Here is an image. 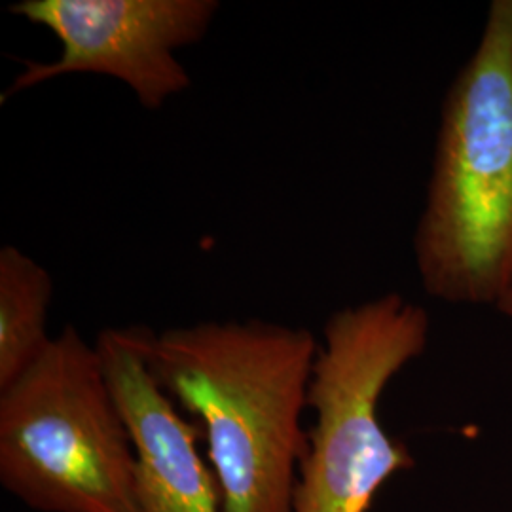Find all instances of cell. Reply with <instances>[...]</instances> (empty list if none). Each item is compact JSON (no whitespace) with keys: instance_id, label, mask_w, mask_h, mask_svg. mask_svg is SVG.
Instances as JSON below:
<instances>
[{"instance_id":"cell-3","label":"cell","mask_w":512,"mask_h":512,"mask_svg":"<svg viewBox=\"0 0 512 512\" xmlns=\"http://www.w3.org/2000/svg\"><path fill=\"white\" fill-rule=\"evenodd\" d=\"M135 467L97 348L65 325L0 389V486L35 512H135Z\"/></svg>"},{"instance_id":"cell-5","label":"cell","mask_w":512,"mask_h":512,"mask_svg":"<svg viewBox=\"0 0 512 512\" xmlns=\"http://www.w3.org/2000/svg\"><path fill=\"white\" fill-rule=\"evenodd\" d=\"M219 10L217 0H21L8 12L48 29L61 54L27 61L2 101L59 76L103 74L160 110L192 86L177 50L200 42Z\"/></svg>"},{"instance_id":"cell-6","label":"cell","mask_w":512,"mask_h":512,"mask_svg":"<svg viewBox=\"0 0 512 512\" xmlns=\"http://www.w3.org/2000/svg\"><path fill=\"white\" fill-rule=\"evenodd\" d=\"M135 448V512H224L200 427L154 380L139 327L101 330L93 342Z\"/></svg>"},{"instance_id":"cell-8","label":"cell","mask_w":512,"mask_h":512,"mask_svg":"<svg viewBox=\"0 0 512 512\" xmlns=\"http://www.w3.org/2000/svg\"><path fill=\"white\" fill-rule=\"evenodd\" d=\"M497 310L501 311L503 315H507L512 321V291L497 304Z\"/></svg>"},{"instance_id":"cell-1","label":"cell","mask_w":512,"mask_h":512,"mask_svg":"<svg viewBox=\"0 0 512 512\" xmlns=\"http://www.w3.org/2000/svg\"><path fill=\"white\" fill-rule=\"evenodd\" d=\"M154 380L194 418L224 512H293L304 412L321 342L264 319L139 327Z\"/></svg>"},{"instance_id":"cell-7","label":"cell","mask_w":512,"mask_h":512,"mask_svg":"<svg viewBox=\"0 0 512 512\" xmlns=\"http://www.w3.org/2000/svg\"><path fill=\"white\" fill-rule=\"evenodd\" d=\"M54 279L14 245L0 249V389L37 363L52 336L46 329Z\"/></svg>"},{"instance_id":"cell-4","label":"cell","mask_w":512,"mask_h":512,"mask_svg":"<svg viewBox=\"0 0 512 512\" xmlns=\"http://www.w3.org/2000/svg\"><path fill=\"white\" fill-rule=\"evenodd\" d=\"M429 340V315L399 293L334 311L311 376L308 452L293 512H368L385 484L414 467L380 420L385 389Z\"/></svg>"},{"instance_id":"cell-2","label":"cell","mask_w":512,"mask_h":512,"mask_svg":"<svg viewBox=\"0 0 512 512\" xmlns=\"http://www.w3.org/2000/svg\"><path fill=\"white\" fill-rule=\"evenodd\" d=\"M425 293L495 306L512 291V0H494L444 97L414 234Z\"/></svg>"}]
</instances>
